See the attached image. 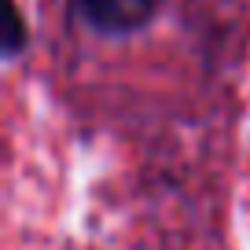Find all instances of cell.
I'll list each match as a JSON object with an SVG mask.
<instances>
[{"mask_svg": "<svg viewBox=\"0 0 250 250\" xmlns=\"http://www.w3.org/2000/svg\"><path fill=\"white\" fill-rule=\"evenodd\" d=\"M62 100L85 129L133 155L144 206H180L184 228L225 243L250 0H33Z\"/></svg>", "mask_w": 250, "mask_h": 250, "instance_id": "obj_1", "label": "cell"}]
</instances>
